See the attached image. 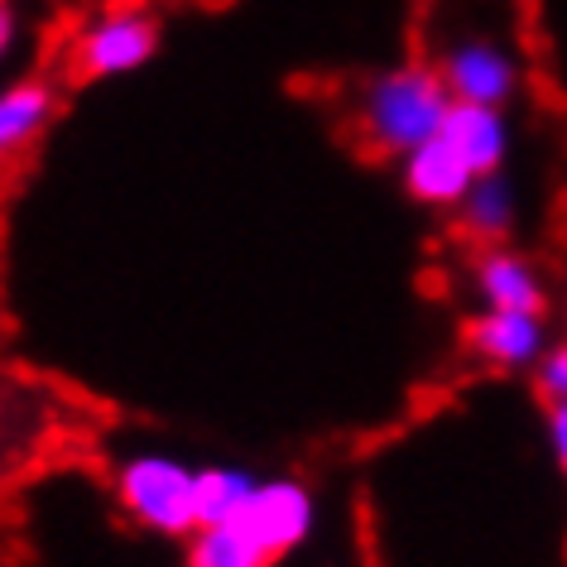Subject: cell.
<instances>
[{"label":"cell","mask_w":567,"mask_h":567,"mask_svg":"<svg viewBox=\"0 0 567 567\" xmlns=\"http://www.w3.org/2000/svg\"><path fill=\"white\" fill-rule=\"evenodd\" d=\"M0 6H10V0H0Z\"/></svg>","instance_id":"obj_17"},{"label":"cell","mask_w":567,"mask_h":567,"mask_svg":"<svg viewBox=\"0 0 567 567\" xmlns=\"http://www.w3.org/2000/svg\"><path fill=\"white\" fill-rule=\"evenodd\" d=\"M472 183H476L472 164H466L443 135L429 140V145H419L404 159V188L429 207H457Z\"/></svg>","instance_id":"obj_9"},{"label":"cell","mask_w":567,"mask_h":567,"mask_svg":"<svg viewBox=\"0 0 567 567\" xmlns=\"http://www.w3.org/2000/svg\"><path fill=\"white\" fill-rule=\"evenodd\" d=\"M437 78L452 92L457 106H495L505 111L519 92V63L515 53L495 39H457L437 59Z\"/></svg>","instance_id":"obj_4"},{"label":"cell","mask_w":567,"mask_h":567,"mask_svg":"<svg viewBox=\"0 0 567 567\" xmlns=\"http://www.w3.org/2000/svg\"><path fill=\"white\" fill-rule=\"evenodd\" d=\"M159 49V24L145 10H106L78 34L82 78H121L145 68Z\"/></svg>","instance_id":"obj_5"},{"label":"cell","mask_w":567,"mask_h":567,"mask_svg":"<svg viewBox=\"0 0 567 567\" xmlns=\"http://www.w3.org/2000/svg\"><path fill=\"white\" fill-rule=\"evenodd\" d=\"M260 491V476L250 466L217 462V466H197V529L203 524H226L250 505V495Z\"/></svg>","instance_id":"obj_12"},{"label":"cell","mask_w":567,"mask_h":567,"mask_svg":"<svg viewBox=\"0 0 567 567\" xmlns=\"http://www.w3.org/2000/svg\"><path fill=\"white\" fill-rule=\"evenodd\" d=\"M16 39H20V16L10 6H0V59L16 49Z\"/></svg>","instance_id":"obj_16"},{"label":"cell","mask_w":567,"mask_h":567,"mask_svg":"<svg viewBox=\"0 0 567 567\" xmlns=\"http://www.w3.org/2000/svg\"><path fill=\"white\" fill-rule=\"evenodd\" d=\"M452 106L457 102L443 87L437 68H390L361 87L357 121L375 150L409 159L419 145L443 135Z\"/></svg>","instance_id":"obj_1"},{"label":"cell","mask_w":567,"mask_h":567,"mask_svg":"<svg viewBox=\"0 0 567 567\" xmlns=\"http://www.w3.org/2000/svg\"><path fill=\"white\" fill-rule=\"evenodd\" d=\"M443 140L472 164V174H501L509 159V121L495 106H452V116L443 125Z\"/></svg>","instance_id":"obj_8"},{"label":"cell","mask_w":567,"mask_h":567,"mask_svg":"<svg viewBox=\"0 0 567 567\" xmlns=\"http://www.w3.org/2000/svg\"><path fill=\"white\" fill-rule=\"evenodd\" d=\"M457 221H462L466 236L481 240V246H495V240H505L515 231L519 193H515V183L505 178V168L501 174H481L472 188H466V197L457 203Z\"/></svg>","instance_id":"obj_10"},{"label":"cell","mask_w":567,"mask_h":567,"mask_svg":"<svg viewBox=\"0 0 567 567\" xmlns=\"http://www.w3.org/2000/svg\"><path fill=\"white\" fill-rule=\"evenodd\" d=\"M250 529V538L260 544L269 558H289L293 548H303L318 529V495L313 486H303L299 476H275L260 481V491L250 495V505L236 515Z\"/></svg>","instance_id":"obj_3"},{"label":"cell","mask_w":567,"mask_h":567,"mask_svg":"<svg viewBox=\"0 0 567 567\" xmlns=\"http://www.w3.org/2000/svg\"><path fill=\"white\" fill-rule=\"evenodd\" d=\"M472 284L481 308H509V313H544V279L515 250L486 246L472 265Z\"/></svg>","instance_id":"obj_7"},{"label":"cell","mask_w":567,"mask_h":567,"mask_svg":"<svg viewBox=\"0 0 567 567\" xmlns=\"http://www.w3.org/2000/svg\"><path fill=\"white\" fill-rule=\"evenodd\" d=\"M548 447H553V462H558L567 476V400L548 404Z\"/></svg>","instance_id":"obj_15"},{"label":"cell","mask_w":567,"mask_h":567,"mask_svg":"<svg viewBox=\"0 0 567 567\" xmlns=\"http://www.w3.org/2000/svg\"><path fill=\"white\" fill-rule=\"evenodd\" d=\"M466 342L481 361L505 365V371H524L544 357L548 332H544V313H509V308H481L466 328Z\"/></svg>","instance_id":"obj_6"},{"label":"cell","mask_w":567,"mask_h":567,"mask_svg":"<svg viewBox=\"0 0 567 567\" xmlns=\"http://www.w3.org/2000/svg\"><path fill=\"white\" fill-rule=\"evenodd\" d=\"M116 501L150 534L183 538L197 529V466L168 457V452H131L116 476Z\"/></svg>","instance_id":"obj_2"},{"label":"cell","mask_w":567,"mask_h":567,"mask_svg":"<svg viewBox=\"0 0 567 567\" xmlns=\"http://www.w3.org/2000/svg\"><path fill=\"white\" fill-rule=\"evenodd\" d=\"M275 558L255 544L240 519L203 524L188 534V567H269Z\"/></svg>","instance_id":"obj_13"},{"label":"cell","mask_w":567,"mask_h":567,"mask_svg":"<svg viewBox=\"0 0 567 567\" xmlns=\"http://www.w3.org/2000/svg\"><path fill=\"white\" fill-rule=\"evenodd\" d=\"M534 390L544 394L548 404H563L567 400V342L544 347V357L534 361Z\"/></svg>","instance_id":"obj_14"},{"label":"cell","mask_w":567,"mask_h":567,"mask_svg":"<svg viewBox=\"0 0 567 567\" xmlns=\"http://www.w3.org/2000/svg\"><path fill=\"white\" fill-rule=\"evenodd\" d=\"M53 111H59V96H53L49 82H20V87L0 92V159L39 140V131L53 121Z\"/></svg>","instance_id":"obj_11"}]
</instances>
